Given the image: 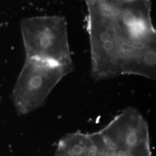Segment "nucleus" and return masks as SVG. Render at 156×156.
Returning a JSON list of instances; mask_svg holds the SVG:
<instances>
[{
  "label": "nucleus",
  "mask_w": 156,
  "mask_h": 156,
  "mask_svg": "<svg viewBox=\"0 0 156 156\" xmlns=\"http://www.w3.org/2000/svg\"><path fill=\"white\" fill-rule=\"evenodd\" d=\"M100 132L122 156H151L147 123L134 108L124 109Z\"/></svg>",
  "instance_id": "7ed1b4c3"
},
{
  "label": "nucleus",
  "mask_w": 156,
  "mask_h": 156,
  "mask_svg": "<svg viewBox=\"0 0 156 156\" xmlns=\"http://www.w3.org/2000/svg\"><path fill=\"white\" fill-rule=\"evenodd\" d=\"M96 147L91 134H68L58 143L56 156H95Z\"/></svg>",
  "instance_id": "20e7f679"
},
{
  "label": "nucleus",
  "mask_w": 156,
  "mask_h": 156,
  "mask_svg": "<svg viewBox=\"0 0 156 156\" xmlns=\"http://www.w3.org/2000/svg\"><path fill=\"white\" fill-rule=\"evenodd\" d=\"M21 31L26 58L73 64L69 46L67 22L60 16L24 18Z\"/></svg>",
  "instance_id": "f03ea898"
},
{
  "label": "nucleus",
  "mask_w": 156,
  "mask_h": 156,
  "mask_svg": "<svg viewBox=\"0 0 156 156\" xmlns=\"http://www.w3.org/2000/svg\"><path fill=\"white\" fill-rule=\"evenodd\" d=\"M73 70V64L26 58L12 96L19 114H27L42 106L56 85Z\"/></svg>",
  "instance_id": "f257e3e1"
}]
</instances>
